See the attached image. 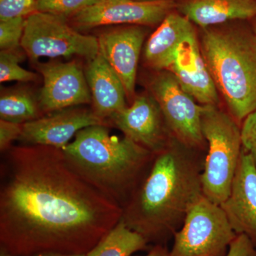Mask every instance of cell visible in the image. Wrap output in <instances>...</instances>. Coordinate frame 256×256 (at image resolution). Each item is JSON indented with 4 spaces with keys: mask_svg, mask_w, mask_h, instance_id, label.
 <instances>
[{
    "mask_svg": "<svg viewBox=\"0 0 256 256\" xmlns=\"http://www.w3.org/2000/svg\"><path fill=\"white\" fill-rule=\"evenodd\" d=\"M30 256H86V254H62V252H45Z\"/></svg>",
    "mask_w": 256,
    "mask_h": 256,
    "instance_id": "obj_29",
    "label": "cell"
},
{
    "mask_svg": "<svg viewBox=\"0 0 256 256\" xmlns=\"http://www.w3.org/2000/svg\"><path fill=\"white\" fill-rule=\"evenodd\" d=\"M24 18L0 20V48L1 50H21L25 25Z\"/></svg>",
    "mask_w": 256,
    "mask_h": 256,
    "instance_id": "obj_23",
    "label": "cell"
},
{
    "mask_svg": "<svg viewBox=\"0 0 256 256\" xmlns=\"http://www.w3.org/2000/svg\"><path fill=\"white\" fill-rule=\"evenodd\" d=\"M98 0H36V11L69 20Z\"/></svg>",
    "mask_w": 256,
    "mask_h": 256,
    "instance_id": "obj_22",
    "label": "cell"
},
{
    "mask_svg": "<svg viewBox=\"0 0 256 256\" xmlns=\"http://www.w3.org/2000/svg\"><path fill=\"white\" fill-rule=\"evenodd\" d=\"M98 124L108 126L107 121L96 116L92 109L79 106L68 108L23 124L22 133L18 140L28 146H53L62 150L79 131Z\"/></svg>",
    "mask_w": 256,
    "mask_h": 256,
    "instance_id": "obj_12",
    "label": "cell"
},
{
    "mask_svg": "<svg viewBox=\"0 0 256 256\" xmlns=\"http://www.w3.org/2000/svg\"><path fill=\"white\" fill-rule=\"evenodd\" d=\"M0 256H12L9 252H6L4 249L0 248Z\"/></svg>",
    "mask_w": 256,
    "mask_h": 256,
    "instance_id": "obj_30",
    "label": "cell"
},
{
    "mask_svg": "<svg viewBox=\"0 0 256 256\" xmlns=\"http://www.w3.org/2000/svg\"><path fill=\"white\" fill-rule=\"evenodd\" d=\"M194 32L196 30L188 18L171 12L146 42L144 50L146 65L156 72L168 70L181 42Z\"/></svg>",
    "mask_w": 256,
    "mask_h": 256,
    "instance_id": "obj_17",
    "label": "cell"
},
{
    "mask_svg": "<svg viewBox=\"0 0 256 256\" xmlns=\"http://www.w3.org/2000/svg\"><path fill=\"white\" fill-rule=\"evenodd\" d=\"M146 1H152V0H146Z\"/></svg>",
    "mask_w": 256,
    "mask_h": 256,
    "instance_id": "obj_32",
    "label": "cell"
},
{
    "mask_svg": "<svg viewBox=\"0 0 256 256\" xmlns=\"http://www.w3.org/2000/svg\"><path fill=\"white\" fill-rule=\"evenodd\" d=\"M146 34V26L126 25L108 28L97 37L99 53L120 79L131 102L136 98L138 62Z\"/></svg>",
    "mask_w": 256,
    "mask_h": 256,
    "instance_id": "obj_13",
    "label": "cell"
},
{
    "mask_svg": "<svg viewBox=\"0 0 256 256\" xmlns=\"http://www.w3.org/2000/svg\"><path fill=\"white\" fill-rule=\"evenodd\" d=\"M24 56L21 50L0 52V82H34L38 76L20 65Z\"/></svg>",
    "mask_w": 256,
    "mask_h": 256,
    "instance_id": "obj_21",
    "label": "cell"
},
{
    "mask_svg": "<svg viewBox=\"0 0 256 256\" xmlns=\"http://www.w3.org/2000/svg\"><path fill=\"white\" fill-rule=\"evenodd\" d=\"M38 98L24 88L2 90L0 118L15 124H24L44 116Z\"/></svg>",
    "mask_w": 256,
    "mask_h": 256,
    "instance_id": "obj_20",
    "label": "cell"
},
{
    "mask_svg": "<svg viewBox=\"0 0 256 256\" xmlns=\"http://www.w3.org/2000/svg\"><path fill=\"white\" fill-rule=\"evenodd\" d=\"M43 86L38 98L45 114L92 102L85 74L76 62L38 64Z\"/></svg>",
    "mask_w": 256,
    "mask_h": 256,
    "instance_id": "obj_11",
    "label": "cell"
},
{
    "mask_svg": "<svg viewBox=\"0 0 256 256\" xmlns=\"http://www.w3.org/2000/svg\"><path fill=\"white\" fill-rule=\"evenodd\" d=\"M240 130L242 149L252 156L256 169V110L242 121Z\"/></svg>",
    "mask_w": 256,
    "mask_h": 256,
    "instance_id": "obj_25",
    "label": "cell"
},
{
    "mask_svg": "<svg viewBox=\"0 0 256 256\" xmlns=\"http://www.w3.org/2000/svg\"><path fill=\"white\" fill-rule=\"evenodd\" d=\"M0 186V248L12 256L86 254L122 216L116 202L70 166L62 150L12 146Z\"/></svg>",
    "mask_w": 256,
    "mask_h": 256,
    "instance_id": "obj_1",
    "label": "cell"
},
{
    "mask_svg": "<svg viewBox=\"0 0 256 256\" xmlns=\"http://www.w3.org/2000/svg\"><path fill=\"white\" fill-rule=\"evenodd\" d=\"M202 56L228 114L239 124L256 110V34L236 23L202 28Z\"/></svg>",
    "mask_w": 256,
    "mask_h": 256,
    "instance_id": "obj_4",
    "label": "cell"
},
{
    "mask_svg": "<svg viewBox=\"0 0 256 256\" xmlns=\"http://www.w3.org/2000/svg\"><path fill=\"white\" fill-rule=\"evenodd\" d=\"M22 129L23 124L0 119V150L2 153L9 150L12 146V142L20 140Z\"/></svg>",
    "mask_w": 256,
    "mask_h": 256,
    "instance_id": "obj_26",
    "label": "cell"
},
{
    "mask_svg": "<svg viewBox=\"0 0 256 256\" xmlns=\"http://www.w3.org/2000/svg\"><path fill=\"white\" fill-rule=\"evenodd\" d=\"M220 206L235 233L247 236L256 247V169L244 149L230 194Z\"/></svg>",
    "mask_w": 256,
    "mask_h": 256,
    "instance_id": "obj_14",
    "label": "cell"
},
{
    "mask_svg": "<svg viewBox=\"0 0 256 256\" xmlns=\"http://www.w3.org/2000/svg\"><path fill=\"white\" fill-rule=\"evenodd\" d=\"M166 70L200 105L220 106V94L202 56L196 32L181 42Z\"/></svg>",
    "mask_w": 256,
    "mask_h": 256,
    "instance_id": "obj_15",
    "label": "cell"
},
{
    "mask_svg": "<svg viewBox=\"0 0 256 256\" xmlns=\"http://www.w3.org/2000/svg\"><path fill=\"white\" fill-rule=\"evenodd\" d=\"M148 245L142 236L120 220L86 256H131L138 250L148 248Z\"/></svg>",
    "mask_w": 256,
    "mask_h": 256,
    "instance_id": "obj_19",
    "label": "cell"
},
{
    "mask_svg": "<svg viewBox=\"0 0 256 256\" xmlns=\"http://www.w3.org/2000/svg\"><path fill=\"white\" fill-rule=\"evenodd\" d=\"M22 48L32 60L73 56L90 60L99 54L97 37L82 34L68 18L35 12L25 18Z\"/></svg>",
    "mask_w": 256,
    "mask_h": 256,
    "instance_id": "obj_6",
    "label": "cell"
},
{
    "mask_svg": "<svg viewBox=\"0 0 256 256\" xmlns=\"http://www.w3.org/2000/svg\"><path fill=\"white\" fill-rule=\"evenodd\" d=\"M252 31L255 32V34H256V18H254V20H252Z\"/></svg>",
    "mask_w": 256,
    "mask_h": 256,
    "instance_id": "obj_31",
    "label": "cell"
},
{
    "mask_svg": "<svg viewBox=\"0 0 256 256\" xmlns=\"http://www.w3.org/2000/svg\"><path fill=\"white\" fill-rule=\"evenodd\" d=\"M180 14L202 28L256 18V0H185Z\"/></svg>",
    "mask_w": 256,
    "mask_h": 256,
    "instance_id": "obj_18",
    "label": "cell"
},
{
    "mask_svg": "<svg viewBox=\"0 0 256 256\" xmlns=\"http://www.w3.org/2000/svg\"><path fill=\"white\" fill-rule=\"evenodd\" d=\"M131 140L154 154L164 150L172 139L160 106L151 95L134 98L131 105L108 120Z\"/></svg>",
    "mask_w": 256,
    "mask_h": 256,
    "instance_id": "obj_10",
    "label": "cell"
},
{
    "mask_svg": "<svg viewBox=\"0 0 256 256\" xmlns=\"http://www.w3.org/2000/svg\"><path fill=\"white\" fill-rule=\"evenodd\" d=\"M206 154L172 138L156 154L146 178L122 208L120 220L148 244L166 245L203 195Z\"/></svg>",
    "mask_w": 256,
    "mask_h": 256,
    "instance_id": "obj_2",
    "label": "cell"
},
{
    "mask_svg": "<svg viewBox=\"0 0 256 256\" xmlns=\"http://www.w3.org/2000/svg\"><path fill=\"white\" fill-rule=\"evenodd\" d=\"M226 256H256V247L247 236L239 234L230 244Z\"/></svg>",
    "mask_w": 256,
    "mask_h": 256,
    "instance_id": "obj_27",
    "label": "cell"
},
{
    "mask_svg": "<svg viewBox=\"0 0 256 256\" xmlns=\"http://www.w3.org/2000/svg\"><path fill=\"white\" fill-rule=\"evenodd\" d=\"M148 88L172 138L184 146L206 153L207 142L201 127L204 106L196 104L170 70L156 72Z\"/></svg>",
    "mask_w": 256,
    "mask_h": 256,
    "instance_id": "obj_8",
    "label": "cell"
},
{
    "mask_svg": "<svg viewBox=\"0 0 256 256\" xmlns=\"http://www.w3.org/2000/svg\"><path fill=\"white\" fill-rule=\"evenodd\" d=\"M236 236L220 205L203 194L174 234L170 256H226Z\"/></svg>",
    "mask_w": 256,
    "mask_h": 256,
    "instance_id": "obj_7",
    "label": "cell"
},
{
    "mask_svg": "<svg viewBox=\"0 0 256 256\" xmlns=\"http://www.w3.org/2000/svg\"><path fill=\"white\" fill-rule=\"evenodd\" d=\"M144 256H170V250H168L166 245H154Z\"/></svg>",
    "mask_w": 256,
    "mask_h": 256,
    "instance_id": "obj_28",
    "label": "cell"
},
{
    "mask_svg": "<svg viewBox=\"0 0 256 256\" xmlns=\"http://www.w3.org/2000/svg\"><path fill=\"white\" fill-rule=\"evenodd\" d=\"M174 0H98L69 18L76 30L112 25H159L172 12Z\"/></svg>",
    "mask_w": 256,
    "mask_h": 256,
    "instance_id": "obj_9",
    "label": "cell"
},
{
    "mask_svg": "<svg viewBox=\"0 0 256 256\" xmlns=\"http://www.w3.org/2000/svg\"><path fill=\"white\" fill-rule=\"evenodd\" d=\"M36 11V0H0V20L28 18Z\"/></svg>",
    "mask_w": 256,
    "mask_h": 256,
    "instance_id": "obj_24",
    "label": "cell"
},
{
    "mask_svg": "<svg viewBox=\"0 0 256 256\" xmlns=\"http://www.w3.org/2000/svg\"><path fill=\"white\" fill-rule=\"evenodd\" d=\"M85 75L92 95V110L96 116L108 122L127 107L122 82L100 53L89 60Z\"/></svg>",
    "mask_w": 256,
    "mask_h": 256,
    "instance_id": "obj_16",
    "label": "cell"
},
{
    "mask_svg": "<svg viewBox=\"0 0 256 256\" xmlns=\"http://www.w3.org/2000/svg\"><path fill=\"white\" fill-rule=\"evenodd\" d=\"M62 150L82 178L122 210L146 178L156 156L127 138L112 136L104 124L79 131Z\"/></svg>",
    "mask_w": 256,
    "mask_h": 256,
    "instance_id": "obj_3",
    "label": "cell"
},
{
    "mask_svg": "<svg viewBox=\"0 0 256 256\" xmlns=\"http://www.w3.org/2000/svg\"><path fill=\"white\" fill-rule=\"evenodd\" d=\"M201 127L207 142L202 191L206 198L220 205L230 194L242 154V130L220 106H204Z\"/></svg>",
    "mask_w": 256,
    "mask_h": 256,
    "instance_id": "obj_5",
    "label": "cell"
}]
</instances>
